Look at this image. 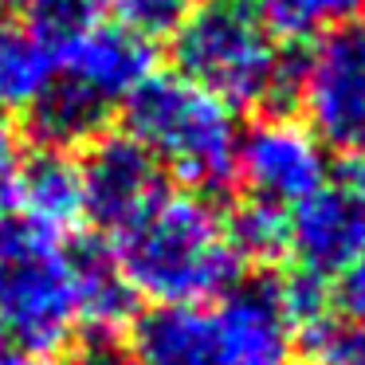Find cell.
Instances as JSON below:
<instances>
[{"instance_id":"6da1fadb","label":"cell","mask_w":365,"mask_h":365,"mask_svg":"<svg viewBox=\"0 0 365 365\" xmlns=\"http://www.w3.org/2000/svg\"><path fill=\"white\" fill-rule=\"evenodd\" d=\"M32 28L51 48V83L32 103L36 134L51 145H79L103 134L114 106L142 87L158 63V43L95 0H32Z\"/></svg>"},{"instance_id":"7a4b0ae2","label":"cell","mask_w":365,"mask_h":365,"mask_svg":"<svg viewBox=\"0 0 365 365\" xmlns=\"http://www.w3.org/2000/svg\"><path fill=\"white\" fill-rule=\"evenodd\" d=\"M110 259L134 294L158 307H200L240 279L228 224L200 192L161 189L130 224L110 236Z\"/></svg>"},{"instance_id":"3957f363","label":"cell","mask_w":365,"mask_h":365,"mask_svg":"<svg viewBox=\"0 0 365 365\" xmlns=\"http://www.w3.org/2000/svg\"><path fill=\"white\" fill-rule=\"evenodd\" d=\"M177 75L220 103L259 106L291 95V59L259 0H200L173 24Z\"/></svg>"},{"instance_id":"277c9868","label":"cell","mask_w":365,"mask_h":365,"mask_svg":"<svg viewBox=\"0 0 365 365\" xmlns=\"http://www.w3.org/2000/svg\"><path fill=\"white\" fill-rule=\"evenodd\" d=\"M126 138L158 169L192 189H216L236 169V110L181 75H150L126 98Z\"/></svg>"},{"instance_id":"5b68a950","label":"cell","mask_w":365,"mask_h":365,"mask_svg":"<svg viewBox=\"0 0 365 365\" xmlns=\"http://www.w3.org/2000/svg\"><path fill=\"white\" fill-rule=\"evenodd\" d=\"M0 330L24 357H59L79 338V279L67 236L0 228Z\"/></svg>"},{"instance_id":"8992f818","label":"cell","mask_w":365,"mask_h":365,"mask_svg":"<svg viewBox=\"0 0 365 365\" xmlns=\"http://www.w3.org/2000/svg\"><path fill=\"white\" fill-rule=\"evenodd\" d=\"M291 95L322 145H365V28L346 24L314 36L291 67Z\"/></svg>"},{"instance_id":"52a82bcc","label":"cell","mask_w":365,"mask_h":365,"mask_svg":"<svg viewBox=\"0 0 365 365\" xmlns=\"http://www.w3.org/2000/svg\"><path fill=\"white\" fill-rule=\"evenodd\" d=\"M252 200L294 208L330 181V153L307 122L259 118L236 142V169Z\"/></svg>"},{"instance_id":"ba28073f","label":"cell","mask_w":365,"mask_h":365,"mask_svg":"<svg viewBox=\"0 0 365 365\" xmlns=\"http://www.w3.org/2000/svg\"><path fill=\"white\" fill-rule=\"evenodd\" d=\"M365 247V197L354 185H330L287 212V255L299 275L330 279L354 263Z\"/></svg>"},{"instance_id":"9c48e42d","label":"cell","mask_w":365,"mask_h":365,"mask_svg":"<svg viewBox=\"0 0 365 365\" xmlns=\"http://www.w3.org/2000/svg\"><path fill=\"white\" fill-rule=\"evenodd\" d=\"M220 365H291L294 318L279 283H247L220 294L212 310Z\"/></svg>"},{"instance_id":"30bf717a","label":"cell","mask_w":365,"mask_h":365,"mask_svg":"<svg viewBox=\"0 0 365 365\" xmlns=\"http://www.w3.org/2000/svg\"><path fill=\"white\" fill-rule=\"evenodd\" d=\"M83 169V192H87V220L114 232L130 224L165 185L161 169L150 161V153L126 134H98L91 142Z\"/></svg>"},{"instance_id":"8fae6325","label":"cell","mask_w":365,"mask_h":365,"mask_svg":"<svg viewBox=\"0 0 365 365\" xmlns=\"http://www.w3.org/2000/svg\"><path fill=\"white\" fill-rule=\"evenodd\" d=\"M12 208L20 212V224L51 232V236H71L87 220V192H83V169L63 150H43L40 158L20 165Z\"/></svg>"},{"instance_id":"7c38bea8","label":"cell","mask_w":365,"mask_h":365,"mask_svg":"<svg viewBox=\"0 0 365 365\" xmlns=\"http://www.w3.org/2000/svg\"><path fill=\"white\" fill-rule=\"evenodd\" d=\"M134 365H220L212 310L158 307L134 322Z\"/></svg>"},{"instance_id":"4fadbf2b","label":"cell","mask_w":365,"mask_h":365,"mask_svg":"<svg viewBox=\"0 0 365 365\" xmlns=\"http://www.w3.org/2000/svg\"><path fill=\"white\" fill-rule=\"evenodd\" d=\"M75 279H79V338H87V334L118 338L122 326L134 318L138 294L122 279L110 252L75 244Z\"/></svg>"},{"instance_id":"5bb4252c","label":"cell","mask_w":365,"mask_h":365,"mask_svg":"<svg viewBox=\"0 0 365 365\" xmlns=\"http://www.w3.org/2000/svg\"><path fill=\"white\" fill-rule=\"evenodd\" d=\"M51 48L32 24L0 28V118L24 110L51 83Z\"/></svg>"},{"instance_id":"9a60e30c","label":"cell","mask_w":365,"mask_h":365,"mask_svg":"<svg viewBox=\"0 0 365 365\" xmlns=\"http://www.w3.org/2000/svg\"><path fill=\"white\" fill-rule=\"evenodd\" d=\"M224 224H228V240L236 247L240 263L287 259V208L263 205V200H247Z\"/></svg>"},{"instance_id":"2e32d148","label":"cell","mask_w":365,"mask_h":365,"mask_svg":"<svg viewBox=\"0 0 365 365\" xmlns=\"http://www.w3.org/2000/svg\"><path fill=\"white\" fill-rule=\"evenodd\" d=\"M259 9L279 36L314 40L322 32L354 24L365 12V0H259Z\"/></svg>"},{"instance_id":"e0dca14e","label":"cell","mask_w":365,"mask_h":365,"mask_svg":"<svg viewBox=\"0 0 365 365\" xmlns=\"http://www.w3.org/2000/svg\"><path fill=\"white\" fill-rule=\"evenodd\" d=\"M294 341H302L314 365H365V326L349 322L346 314L318 310L294 326Z\"/></svg>"},{"instance_id":"ac0fdd59","label":"cell","mask_w":365,"mask_h":365,"mask_svg":"<svg viewBox=\"0 0 365 365\" xmlns=\"http://www.w3.org/2000/svg\"><path fill=\"white\" fill-rule=\"evenodd\" d=\"M338 314H346L349 322L365 326V247L338 275Z\"/></svg>"},{"instance_id":"d6986e66","label":"cell","mask_w":365,"mask_h":365,"mask_svg":"<svg viewBox=\"0 0 365 365\" xmlns=\"http://www.w3.org/2000/svg\"><path fill=\"white\" fill-rule=\"evenodd\" d=\"M71 365H134L130 349L118 338H106V334H87V338L71 341Z\"/></svg>"},{"instance_id":"ffe728a7","label":"cell","mask_w":365,"mask_h":365,"mask_svg":"<svg viewBox=\"0 0 365 365\" xmlns=\"http://www.w3.org/2000/svg\"><path fill=\"white\" fill-rule=\"evenodd\" d=\"M20 165H24V145H20V134L0 118V216L12 205V189H16Z\"/></svg>"},{"instance_id":"44dd1931","label":"cell","mask_w":365,"mask_h":365,"mask_svg":"<svg viewBox=\"0 0 365 365\" xmlns=\"http://www.w3.org/2000/svg\"><path fill=\"white\" fill-rule=\"evenodd\" d=\"M349 185H354V189H357V192H361V197H365V145H357V161H354V181H349Z\"/></svg>"},{"instance_id":"7402d4cb","label":"cell","mask_w":365,"mask_h":365,"mask_svg":"<svg viewBox=\"0 0 365 365\" xmlns=\"http://www.w3.org/2000/svg\"><path fill=\"white\" fill-rule=\"evenodd\" d=\"M9 365H56V361H51V357H20V354H16Z\"/></svg>"},{"instance_id":"603a6c76","label":"cell","mask_w":365,"mask_h":365,"mask_svg":"<svg viewBox=\"0 0 365 365\" xmlns=\"http://www.w3.org/2000/svg\"><path fill=\"white\" fill-rule=\"evenodd\" d=\"M169 4H173V9L181 12V9H192V4H200V0H169Z\"/></svg>"}]
</instances>
